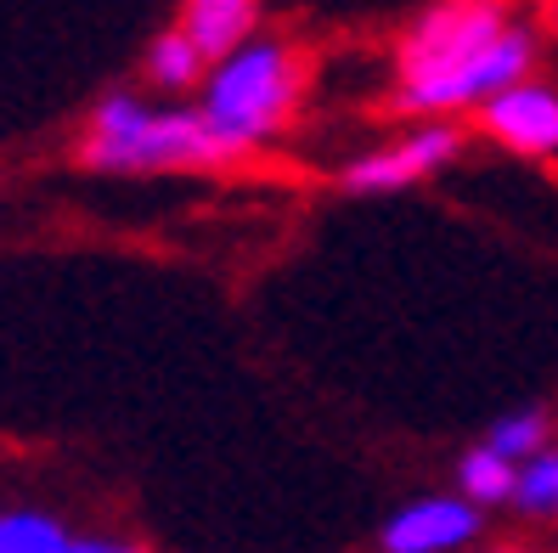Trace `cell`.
<instances>
[{
	"label": "cell",
	"mask_w": 558,
	"mask_h": 553,
	"mask_svg": "<svg viewBox=\"0 0 558 553\" xmlns=\"http://www.w3.org/2000/svg\"><path fill=\"white\" fill-rule=\"evenodd\" d=\"M547 441V412H536V407H524V412H508V418H497V424H490V452H497V458H508V464H531V458H542V446Z\"/></svg>",
	"instance_id": "obj_11"
},
{
	"label": "cell",
	"mask_w": 558,
	"mask_h": 553,
	"mask_svg": "<svg viewBox=\"0 0 558 553\" xmlns=\"http://www.w3.org/2000/svg\"><path fill=\"white\" fill-rule=\"evenodd\" d=\"M457 147H463V130H457V124H423V130H412V136L396 142V147H378L367 158H355V165L344 170V187L350 192H396V187H412V181H423L429 170H440Z\"/></svg>",
	"instance_id": "obj_4"
},
{
	"label": "cell",
	"mask_w": 558,
	"mask_h": 553,
	"mask_svg": "<svg viewBox=\"0 0 558 553\" xmlns=\"http://www.w3.org/2000/svg\"><path fill=\"white\" fill-rule=\"evenodd\" d=\"M480 124L508 153L547 158V153H558V91L524 80V85H513L502 96H490V103L480 108Z\"/></svg>",
	"instance_id": "obj_6"
},
{
	"label": "cell",
	"mask_w": 558,
	"mask_h": 553,
	"mask_svg": "<svg viewBox=\"0 0 558 553\" xmlns=\"http://www.w3.org/2000/svg\"><path fill=\"white\" fill-rule=\"evenodd\" d=\"M254 23H259L254 0H192L181 12V35L198 46L204 62H232L248 46Z\"/></svg>",
	"instance_id": "obj_7"
},
{
	"label": "cell",
	"mask_w": 558,
	"mask_h": 553,
	"mask_svg": "<svg viewBox=\"0 0 558 553\" xmlns=\"http://www.w3.org/2000/svg\"><path fill=\"white\" fill-rule=\"evenodd\" d=\"M513 503L524 514H558V452H542L519 469V492Z\"/></svg>",
	"instance_id": "obj_12"
},
{
	"label": "cell",
	"mask_w": 558,
	"mask_h": 553,
	"mask_svg": "<svg viewBox=\"0 0 558 553\" xmlns=\"http://www.w3.org/2000/svg\"><path fill=\"white\" fill-rule=\"evenodd\" d=\"M293 103H300V57L282 40H248L232 62H220L209 74L198 113L215 124V136L248 153L288 124Z\"/></svg>",
	"instance_id": "obj_3"
},
{
	"label": "cell",
	"mask_w": 558,
	"mask_h": 553,
	"mask_svg": "<svg viewBox=\"0 0 558 553\" xmlns=\"http://www.w3.org/2000/svg\"><path fill=\"white\" fill-rule=\"evenodd\" d=\"M474 531H480V508L469 497H423L384 519L378 548L384 553H451Z\"/></svg>",
	"instance_id": "obj_5"
},
{
	"label": "cell",
	"mask_w": 558,
	"mask_h": 553,
	"mask_svg": "<svg viewBox=\"0 0 558 553\" xmlns=\"http://www.w3.org/2000/svg\"><path fill=\"white\" fill-rule=\"evenodd\" d=\"M0 553H74V537L62 519L40 508H7L0 514Z\"/></svg>",
	"instance_id": "obj_8"
},
{
	"label": "cell",
	"mask_w": 558,
	"mask_h": 553,
	"mask_svg": "<svg viewBox=\"0 0 558 553\" xmlns=\"http://www.w3.org/2000/svg\"><path fill=\"white\" fill-rule=\"evenodd\" d=\"M536 62V35L519 28L502 7L463 0V7L423 12L396 51L401 69V113H446V108H485L490 96L524 85Z\"/></svg>",
	"instance_id": "obj_1"
},
{
	"label": "cell",
	"mask_w": 558,
	"mask_h": 553,
	"mask_svg": "<svg viewBox=\"0 0 558 553\" xmlns=\"http://www.w3.org/2000/svg\"><path fill=\"white\" fill-rule=\"evenodd\" d=\"M90 170H209L243 158L204 113L186 108H142L136 96H108L90 119L80 147Z\"/></svg>",
	"instance_id": "obj_2"
},
{
	"label": "cell",
	"mask_w": 558,
	"mask_h": 553,
	"mask_svg": "<svg viewBox=\"0 0 558 553\" xmlns=\"http://www.w3.org/2000/svg\"><path fill=\"white\" fill-rule=\"evenodd\" d=\"M457 480H463L474 508H490V503H508L519 492V464L497 458L490 446H474V452H463V464H457Z\"/></svg>",
	"instance_id": "obj_9"
},
{
	"label": "cell",
	"mask_w": 558,
	"mask_h": 553,
	"mask_svg": "<svg viewBox=\"0 0 558 553\" xmlns=\"http://www.w3.org/2000/svg\"><path fill=\"white\" fill-rule=\"evenodd\" d=\"M553 23H558V7H553Z\"/></svg>",
	"instance_id": "obj_14"
},
{
	"label": "cell",
	"mask_w": 558,
	"mask_h": 553,
	"mask_svg": "<svg viewBox=\"0 0 558 553\" xmlns=\"http://www.w3.org/2000/svg\"><path fill=\"white\" fill-rule=\"evenodd\" d=\"M204 74V57L198 46H192L181 28H163V35L147 46V80L163 85V91H186V85H198Z\"/></svg>",
	"instance_id": "obj_10"
},
{
	"label": "cell",
	"mask_w": 558,
	"mask_h": 553,
	"mask_svg": "<svg viewBox=\"0 0 558 553\" xmlns=\"http://www.w3.org/2000/svg\"><path fill=\"white\" fill-rule=\"evenodd\" d=\"M74 553H142V548H130V542H102V537H90V542H74Z\"/></svg>",
	"instance_id": "obj_13"
}]
</instances>
